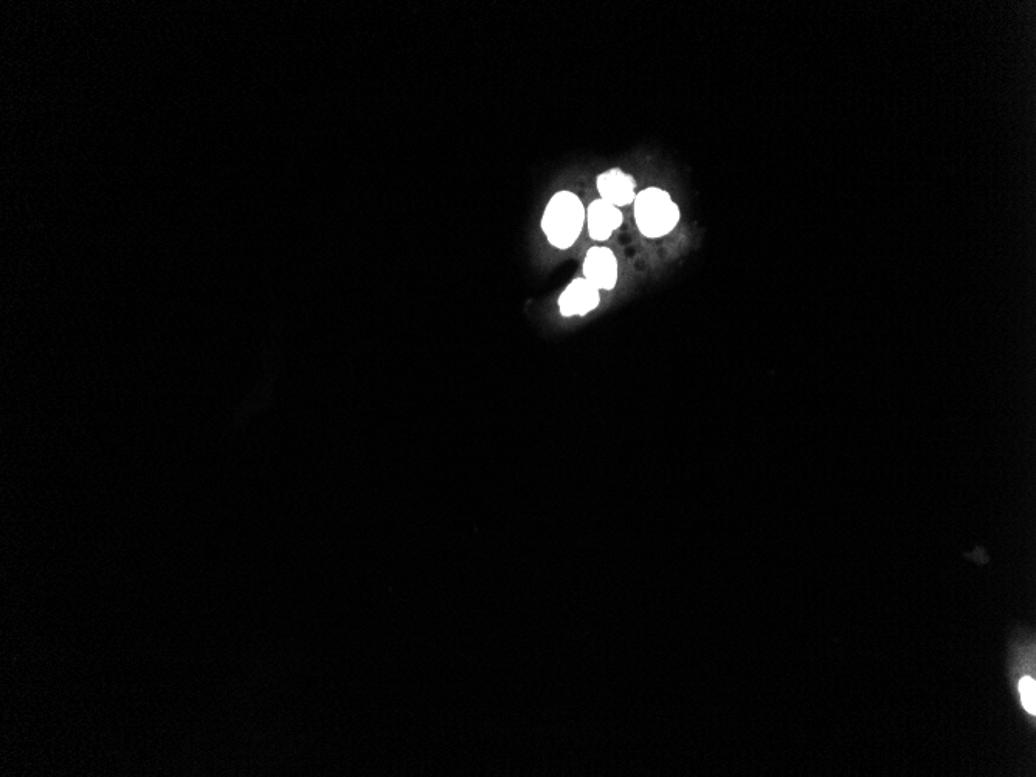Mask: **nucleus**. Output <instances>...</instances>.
<instances>
[{
  "mask_svg": "<svg viewBox=\"0 0 1036 777\" xmlns=\"http://www.w3.org/2000/svg\"><path fill=\"white\" fill-rule=\"evenodd\" d=\"M596 185H598L601 199L610 202L615 207H626V205L635 202V179L629 176V174L622 173L619 168H613V170L607 171V173L599 174Z\"/></svg>",
  "mask_w": 1036,
  "mask_h": 777,
  "instance_id": "obj_6",
  "label": "nucleus"
},
{
  "mask_svg": "<svg viewBox=\"0 0 1036 777\" xmlns=\"http://www.w3.org/2000/svg\"><path fill=\"white\" fill-rule=\"evenodd\" d=\"M1019 694H1021V700H1023L1024 708L1029 714L1035 715L1036 712V684L1035 681L1030 677H1024L1023 680L1019 681Z\"/></svg>",
  "mask_w": 1036,
  "mask_h": 777,
  "instance_id": "obj_7",
  "label": "nucleus"
},
{
  "mask_svg": "<svg viewBox=\"0 0 1036 777\" xmlns=\"http://www.w3.org/2000/svg\"><path fill=\"white\" fill-rule=\"evenodd\" d=\"M582 273L599 291H613L618 283V259L608 247H591L585 255Z\"/></svg>",
  "mask_w": 1036,
  "mask_h": 777,
  "instance_id": "obj_4",
  "label": "nucleus"
},
{
  "mask_svg": "<svg viewBox=\"0 0 1036 777\" xmlns=\"http://www.w3.org/2000/svg\"><path fill=\"white\" fill-rule=\"evenodd\" d=\"M633 205L636 225L646 238H663L680 222V208L670 194L660 188H646L636 194Z\"/></svg>",
  "mask_w": 1036,
  "mask_h": 777,
  "instance_id": "obj_2",
  "label": "nucleus"
},
{
  "mask_svg": "<svg viewBox=\"0 0 1036 777\" xmlns=\"http://www.w3.org/2000/svg\"><path fill=\"white\" fill-rule=\"evenodd\" d=\"M601 303V291L590 281L574 278L559 297V311L562 317H585Z\"/></svg>",
  "mask_w": 1036,
  "mask_h": 777,
  "instance_id": "obj_3",
  "label": "nucleus"
},
{
  "mask_svg": "<svg viewBox=\"0 0 1036 777\" xmlns=\"http://www.w3.org/2000/svg\"><path fill=\"white\" fill-rule=\"evenodd\" d=\"M621 210L604 199H596L587 208L588 235L593 241L604 242L622 225Z\"/></svg>",
  "mask_w": 1036,
  "mask_h": 777,
  "instance_id": "obj_5",
  "label": "nucleus"
},
{
  "mask_svg": "<svg viewBox=\"0 0 1036 777\" xmlns=\"http://www.w3.org/2000/svg\"><path fill=\"white\" fill-rule=\"evenodd\" d=\"M587 222V210L577 194L557 191L542 216L543 235L551 246L567 250L576 244Z\"/></svg>",
  "mask_w": 1036,
  "mask_h": 777,
  "instance_id": "obj_1",
  "label": "nucleus"
}]
</instances>
